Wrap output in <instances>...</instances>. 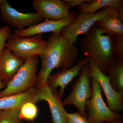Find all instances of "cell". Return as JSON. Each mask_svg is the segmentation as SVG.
I'll return each mask as SVG.
<instances>
[{
    "label": "cell",
    "instance_id": "cell-1",
    "mask_svg": "<svg viewBox=\"0 0 123 123\" xmlns=\"http://www.w3.org/2000/svg\"><path fill=\"white\" fill-rule=\"evenodd\" d=\"M75 44L60 33H52L39 56L41 68L37 75V86L39 89L46 85V80L54 69H68L74 66L79 55Z\"/></svg>",
    "mask_w": 123,
    "mask_h": 123
},
{
    "label": "cell",
    "instance_id": "cell-2",
    "mask_svg": "<svg viewBox=\"0 0 123 123\" xmlns=\"http://www.w3.org/2000/svg\"><path fill=\"white\" fill-rule=\"evenodd\" d=\"M79 43L84 58L90 60L102 72L107 75L116 60L112 37L95 25L83 35Z\"/></svg>",
    "mask_w": 123,
    "mask_h": 123
},
{
    "label": "cell",
    "instance_id": "cell-3",
    "mask_svg": "<svg viewBox=\"0 0 123 123\" xmlns=\"http://www.w3.org/2000/svg\"><path fill=\"white\" fill-rule=\"evenodd\" d=\"M92 94L85 103L89 123L112 122L123 120V115L114 112L108 107L103 98L102 90L99 82L91 77Z\"/></svg>",
    "mask_w": 123,
    "mask_h": 123
},
{
    "label": "cell",
    "instance_id": "cell-4",
    "mask_svg": "<svg viewBox=\"0 0 123 123\" xmlns=\"http://www.w3.org/2000/svg\"><path fill=\"white\" fill-rule=\"evenodd\" d=\"M38 63V58L36 55L24 61L6 88L0 91V98L22 93L37 85Z\"/></svg>",
    "mask_w": 123,
    "mask_h": 123
},
{
    "label": "cell",
    "instance_id": "cell-5",
    "mask_svg": "<svg viewBox=\"0 0 123 123\" xmlns=\"http://www.w3.org/2000/svg\"><path fill=\"white\" fill-rule=\"evenodd\" d=\"M118 13V10L107 7L93 13H78L76 20L64 28L61 34L73 43H76L79 36L85 34L98 22L113 14Z\"/></svg>",
    "mask_w": 123,
    "mask_h": 123
},
{
    "label": "cell",
    "instance_id": "cell-6",
    "mask_svg": "<svg viewBox=\"0 0 123 123\" xmlns=\"http://www.w3.org/2000/svg\"><path fill=\"white\" fill-rule=\"evenodd\" d=\"M88 62L82 66L79 77L72 86V92L62 101L64 106L73 105L75 106L82 116L87 119L85 103L92 94L91 85L90 69Z\"/></svg>",
    "mask_w": 123,
    "mask_h": 123
},
{
    "label": "cell",
    "instance_id": "cell-7",
    "mask_svg": "<svg viewBox=\"0 0 123 123\" xmlns=\"http://www.w3.org/2000/svg\"><path fill=\"white\" fill-rule=\"evenodd\" d=\"M43 34L31 37H20L11 35L7 40L5 48L10 50L18 59L25 61L34 56H39L47 44V41L43 39Z\"/></svg>",
    "mask_w": 123,
    "mask_h": 123
},
{
    "label": "cell",
    "instance_id": "cell-8",
    "mask_svg": "<svg viewBox=\"0 0 123 123\" xmlns=\"http://www.w3.org/2000/svg\"><path fill=\"white\" fill-rule=\"evenodd\" d=\"M78 13L70 11L69 14L65 18L60 20H44V21L22 30H15L14 34L20 37H31L37 34L52 32L60 33L66 27L72 23L77 17Z\"/></svg>",
    "mask_w": 123,
    "mask_h": 123
},
{
    "label": "cell",
    "instance_id": "cell-9",
    "mask_svg": "<svg viewBox=\"0 0 123 123\" xmlns=\"http://www.w3.org/2000/svg\"><path fill=\"white\" fill-rule=\"evenodd\" d=\"M0 16L9 26L22 30L42 22L44 20L37 13H24L11 7L7 1L0 10Z\"/></svg>",
    "mask_w": 123,
    "mask_h": 123
},
{
    "label": "cell",
    "instance_id": "cell-10",
    "mask_svg": "<svg viewBox=\"0 0 123 123\" xmlns=\"http://www.w3.org/2000/svg\"><path fill=\"white\" fill-rule=\"evenodd\" d=\"M91 77L100 84L107 99L108 106L114 112L119 113L123 111V93L116 91L111 86L109 77L104 74L91 61L88 62Z\"/></svg>",
    "mask_w": 123,
    "mask_h": 123
},
{
    "label": "cell",
    "instance_id": "cell-11",
    "mask_svg": "<svg viewBox=\"0 0 123 123\" xmlns=\"http://www.w3.org/2000/svg\"><path fill=\"white\" fill-rule=\"evenodd\" d=\"M33 9L44 20H60L68 17L71 6L68 2L60 0H34Z\"/></svg>",
    "mask_w": 123,
    "mask_h": 123
},
{
    "label": "cell",
    "instance_id": "cell-12",
    "mask_svg": "<svg viewBox=\"0 0 123 123\" xmlns=\"http://www.w3.org/2000/svg\"><path fill=\"white\" fill-rule=\"evenodd\" d=\"M47 102L52 123H68L67 113L58 91L54 92L47 85L39 89L36 97V102L41 101Z\"/></svg>",
    "mask_w": 123,
    "mask_h": 123
},
{
    "label": "cell",
    "instance_id": "cell-13",
    "mask_svg": "<svg viewBox=\"0 0 123 123\" xmlns=\"http://www.w3.org/2000/svg\"><path fill=\"white\" fill-rule=\"evenodd\" d=\"M90 60L89 59L82 58L79 60L77 64L72 68L61 69L54 75H50L46 80V85L54 92L59 87L58 93L62 98L66 86L79 75L82 66Z\"/></svg>",
    "mask_w": 123,
    "mask_h": 123
},
{
    "label": "cell",
    "instance_id": "cell-14",
    "mask_svg": "<svg viewBox=\"0 0 123 123\" xmlns=\"http://www.w3.org/2000/svg\"><path fill=\"white\" fill-rule=\"evenodd\" d=\"M24 61L5 48L0 53V80L7 85L11 81Z\"/></svg>",
    "mask_w": 123,
    "mask_h": 123
},
{
    "label": "cell",
    "instance_id": "cell-15",
    "mask_svg": "<svg viewBox=\"0 0 123 123\" xmlns=\"http://www.w3.org/2000/svg\"><path fill=\"white\" fill-rule=\"evenodd\" d=\"M39 90L36 86L22 93L0 98V111L20 109L28 102L37 103L36 97Z\"/></svg>",
    "mask_w": 123,
    "mask_h": 123
},
{
    "label": "cell",
    "instance_id": "cell-16",
    "mask_svg": "<svg viewBox=\"0 0 123 123\" xmlns=\"http://www.w3.org/2000/svg\"><path fill=\"white\" fill-rule=\"evenodd\" d=\"M111 7L118 10L119 12H123V0H91L76 6L79 12L93 13L101 9Z\"/></svg>",
    "mask_w": 123,
    "mask_h": 123
},
{
    "label": "cell",
    "instance_id": "cell-17",
    "mask_svg": "<svg viewBox=\"0 0 123 123\" xmlns=\"http://www.w3.org/2000/svg\"><path fill=\"white\" fill-rule=\"evenodd\" d=\"M95 25L111 37L123 35V22L119 18L118 13L110 15Z\"/></svg>",
    "mask_w": 123,
    "mask_h": 123
},
{
    "label": "cell",
    "instance_id": "cell-18",
    "mask_svg": "<svg viewBox=\"0 0 123 123\" xmlns=\"http://www.w3.org/2000/svg\"><path fill=\"white\" fill-rule=\"evenodd\" d=\"M111 86L116 91L123 93V60H116L107 72Z\"/></svg>",
    "mask_w": 123,
    "mask_h": 123
},
{
    "label": "cell",
    "instance_id": "cell-19",
    "mask_svg": "<svg viewBox=\"0 0 123 123\" xmlns=\"http://www.w3.org/2000/svg\"><path fill=\"white\" fill-rule=\"evenodd\" d=\"M38 114V109L35 103L28 102L24 104L20 109V115L22 120L29 121L34 120Z\"/></svg>",
    "mask_w": 123,
    "mask_h": 123
},
{
    "label": "cell",
    "instance_id": "cell-20",
    "mask_svg": "<svg viewBox=\"0 0 123 123\" xmlns=\"http://www.w3.org/2000/svg\"><path fill=\"white\" fill-rule=\"evenodd\" d=\"M20 109L0 111V123H21Z\"/></svg>",
    "mask_w": 123,
    "mask_h": 123
},
{
    "label": "cell",
    "instance_id": "cell-21",
    "mask_svg": "<svg viewBox=\"0 0 123 123\" xmlns=\"http://www.w3.org/2000/svg\"><path fill=\"white\" fill-rule=\"evenodd\" d=\"M111 37L114 44L115 59L116 60H123V35Z\"/></svg>",
    "mask_w": 123,
    "mask_h": 123
},
{
    "label": "cell",
    "instance_id": "cell-22",
    "mask_svg": "<svg viewBox=\"0 0 123 123\" xmlns=\"http://www.w3.org/2000/svg\"><path fill=\"white\" fill-rule=\"evenodd\" d=\"M11 35V28L9 25L0 27V53L5 48L6 41Z\"/></svg>",
    "mask_w": 123,
    "mask_h": 123
},
{
    "label": "cell",
    "instance_id": "cell-23",
    "mask_svg": "<svg viewBox=\"0 0 123 123\" xmlns=\"http://www.w3.org/2000/svg\"><path fill=\"white\" fill-rule=\"evenodd\" d=\"M67 118L68 123H89L87 119L82 116L78 112H67Z\"/></svg>",
    "mask_w": 123,
    "mask_h": 123
},
{
    "label": "cell",
    "instance_id": "cell-24",
    "mask_svg": "<svg viewBox=\"0 0 123 123\" xmlns=\"http://www.w3.org/2000/svg\"><path fill=\"white\" fill-rule=\"evenodd\" d=\"M91 0H64V1L68 2L71 7L78 6L82 4L89 2Z\"/></svg>",
    "mask_w": 123,
    "mask_h": 123
},
{
    "label": "cell",
    "instance_id": "cell-25",
    "mask_svg": "<svg viewBox=\"0 0 123 123\" xmlns=\"http://www.w3.org/2000/svg\"><path fill=\"white\" fill-rule=\"evenodd\" d=\"M6 86H7V85L5 83H4L1 81L0 80V90L6 87Z\"/></svg>",
    "mask_w": 123,
    "mask_h": 123
},
{
    "label": "cell",
    "instance_id": "cell-26",
    "mask_svg": "<svg viewBox=\"0 0 123 123\" xmlns=\"http://www.w3.org/2000/svg\"><path fill=\"white\" fill-rule=\"evenodd\" d=\"M8 0H0V10L2 8L5 3Z\"/></svg>",
    "mask_w": 123,
    "mask_h": 123
},
{
    "label": "cell",
    "instance_id": "cell-27",
    "mask_svg": "<svg viewBox=\"0 0 123 123\" xmlns=\"http://www.w3.org/2000/svg\"><path fill=\"white\" fill-rule=\"evenodd\" d=\"M123 120H119V121H114L112 122H104V123H123Z\"/></svg>",
    "mask_w": 123,
    "mask_h": 123
}]
</instances>
